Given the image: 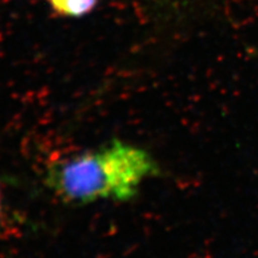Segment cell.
I'll return each instance as SVG.
<instances>
[{
    "mask_svg": "<svg viewBox=\"0 0 258 258\" xmlns=\"http://www.w3.org/2000/svg\"><path fill=\"white\" fill-rule=\"evenodd\" d=\"M6 205H5V198H4V194H3V189L0 187V223L4 221V219L6 217Z\"/></svg>",
    "mask_w": 258,
    "mask_h": 258,
    "instance_id": "3",
    "label": "cell"
},
{
    "mask_svg": "<svg viewBox=\"0 0 258 258\" xmlns=\"http://www.w3.org/2000/svg\"><path fill=\"white\" fill-rule=\"evenodd\" d=\"M53 11L63 18H82L91 13L98 0H47Z\"/></svg>",
    "mask_w": 258,
    "mask_h": 258,
    "instance_id": "2",
    "label": "cell"
},
{
    "mask_svg": "<svg viewBox=\"0 0 258 258\" xmlns=\"http://www.w3.org/2000/svg\"><path fill=\"white\" fill-rule=\"evenodd\" d=\"M158 173V164L147 150L113 140L54 161L44 182L64 203L88 205L132 199L145 181Z\"/></svg>",
    "mask_w": 258,
    "mask_h": 258,
    "instance_id": "1",
    "label": "cell"
}]
</instances>
